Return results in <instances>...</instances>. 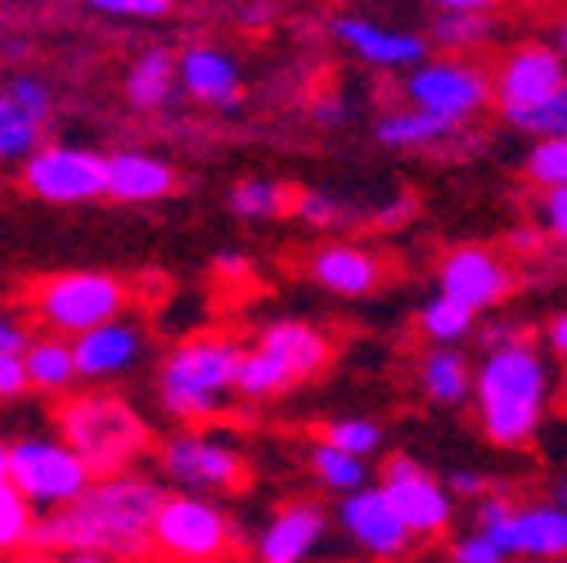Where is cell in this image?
Instances as JSON below:
<instances>
[{
  "label": "cell",
  "mask_w": 567,
  "mask_h": 563,
  "mask_svg": "<svg viewBox=\"0 0 567 563\" xmlns=\"http://www.w3.org/2000/svg\"><path fill=\"white\" fill-rule=\"evenodd\" d=\"M167 491L150 473H113L95 478L82 501L50 510L37 519L32 550L37 554H73V559H117L135 563L154 545V523Z\"/></svg>",
  "instance_id": "cell-1"
},
{
  "label": "cell",
  "mask_w": 567,
  "mask_h": 563,
  "mask_svg": "<svg viewBox=\"0 0 567 563\" xmlns=\"http://www.w3.org/2000/svg\"><path fill=\"white\" fill-rule=\"evenodd\" d=\"M545 401H549V366L532 338L486 347L473 379V406H477V424L486 442L505 451L527 447L540 429Z\"/></svg>",
  "instance_id": "cell-2"
},
{
  "label": "cell",
  "mask_w": 567,
  "mask_h": 563,
  "mask_svg": "<svg viewBox=\"0 0 567 563\" xmlns=\"http://www.w3.org/2000/svg\"><path fill=\"white\" fill-rule=\"evenodd\" d=\"M239 366H244V347L221 334L172 347V357L163 361L158 375L163 410L189 429H203L207 419L221 414L226 397L239 392Z\"/></svg>",
  "instance_id": "cell-3"
},
{
  "label": "cell",
  "mask_w": 567,
  "mask_h": 563,
  "mask_svg": "<svg viewBox=\"0 0 567 563\" xmlns=\"http://www.w3.org/2000/svg\"><path fill=\"white\" fill-rule=\"evenodd\" d=\"M59 438L91 464L95 478H113V473H131V464L145 455L150 424L140 419V410L126 397L91 388L63 401Z\"/></svg>",
  "instance_id": "cell-4"
},
{
  "label": "cell",
  "mask_w": 567,
  "mask_h": 563,
  "mask_svg": "<svg viewBox=\"0 0 567 563\" xmlns=\"http://www.w3.org/2000/svg\"><path fill=\"white\" fill-rule=\"evenodd\" d=\"M0 482H14L41 510H63L95 487V473L63 438L28 433V438H10L6 451H0Z\"/></svg>",
  "instance_id": "cell-5"
},
{
  "label": "cell",
  "mask_w": 567,
  "mask_h": 563,
  "mask_svg": "<svg viewBox=\"0 0 567 563\" xmlns=\"http://www.w3.org/2000/svg\"><path fill=\"white\" fill-rule=\"evenodd\" d=\"M37 320L59 338H82L126 311V285L109 270H59L32 285Z\"/></svg>",
  "instance_id": "cell-6"
},
{
  "label": "cell",
  "mask_w": 567,
  "mask_h": 563,
  "mask_svg": "<svg viewBox=\"0 0 567 563\" xmlns=\"http://www.w3.org/2000/svg\"><path fill=\"white\" fill-rule=\"evenodd\" d=\"M158 469L167 482H176L181 491H194V497L239 491L248 482V460L239 455V447L221 433H207V429L172 433L158 447Z\"/></svg>",
  "instance_id": "cell-7"
},
{
  "label": "cell",
  "mask_w": 567,
  "mask_h": 563,
  "mask_svg": "<svg viewBox=\"0 0 567 563\" xmlns=\"http://www.w3.org/2000/svg\"><path fill=\"white\" fill-rule=\"evenodd\" d=\"M19 185L41 203L109 198V154L86 145H41L19 163Z\"/></svg>",
  "instance_id": "cell-8"
},
{
  "label": "cell",
  "mask_w": 567,
  "mask_h": 563,
  "mask_svg": "<svg viewBox=\"0 0 567 563\" xmlns=\"http://www.w3.org/2000/svg\"><path fill=\"white\" fill-rule=\"evenodd\" d=\"M405 95L414 109L423 113H437L455 126L473 122L491 95H495V73H486L482 63H468V59H429L419 63L414 73L405 78Z\"/></svg>",
  "instance_id": "cell-9"
},
{
  "label": "cell",
  "mask_w": 567,
  "mask_h": 563,
  "mask_svg": "<svg viewBox=\"0 0 567 563\" xmlns=\"http://www.w3.org/2000/svg\"><path fill=\"white\" fill-rule=\"evenodd\" d=\"M154 545L176 563H217L230 545V519L212 497L172 491L154 523Z\"/></svg>",
  "instance_id": "cell-10"
},
{
  "label": "cell",
  "mask_w": 567,
  "mask_h": 563,
  "mask_svg": "<svg viewBox=\"0 0 567 563\" xmlns=\"http://www.w3.org/2000/svg\"><path fill=\"white\" fill-rule=\"evenodd\" d=\"M437 294L464 303L468 311H495L509 294H514V266L495 253V248H482V244H460L442 257L437 266Z\"/></svg>",
  "instance_id": "cell-11"
},
{
  "label": "cell",
  "mask_w": 567,
  "mask_h": 563,
  "mask_svg": "<svg viewBox=\"0 0 567 563\" xmlns=\"http://www.w3.org/2000/svg\"><path fill=\"white\" fill-rule=\"evenodd\" d=\"M563 86H567V59L558 54V45H545V41L514 45L501 59V68H495V104L505 113L540 109Z\"/></svg>",
  "instance_id": "cell-12"
},
{
  "label": "cell",
  "mask_w": 567,
  "mask_h": 563,
  "mask_svg": "<svg viewBox=\"0 0 567 563\" xmlns=\"http://www.w3.org/2000/svg\"><path fill=\"white\" fill-rule=\"evenodd\" d=\"M383 491L392 497L396 514L405 519V528L414 536H442L455 519V505H451V487L437 482L429 469L410 455H392L383 464Z\"/></svg>",
  "instance_id": "cell-13"
},
{
  "label": "cell",
  "mask_w": 567,
  "mask_h": 563,
  "mask_svg": "<svg viewBox=\"0 0 567 563\" xmlns=\"http://www.w3.org/2000/svg\"><path fill=\"white\" fill-rule=\"evenodd\" d=\"M338 523L374 559H401L414 541V532L405 528V519L396 514V505H392V497L383 487H361V491H351V497H342Z\"/></svg>",
  "instance_id": "cell-14"
},
{
  "label": "cell",
  "mask_w": 567,
  "mask_h": 563,
  "mask_svg": "<svg viewBox=\"0 0 567 563\" xmlns=\"http://www.w3.org/2000/svg\"><path fill=\"white\" fill-rule=\"evenodd\" d=\"M54 113V91L41 78H10L0 95V154L23 163L45 145V126Z\"/></svg>",
  "instance_id": "cell-15"
},
{
  "label": "cell",
  "mask_w": 567,
  "mask_h": 563,
  "mask_svg": "<svg viewBox=\"0 0 567 563\" xmlns=\"http://www.w3.org/2000/svg\"><path fill=\"white\" fill-rule=\"evenodd\" d=\"M333 37L357 59H365L370 68H388V73H396V68L414 73L419 63H429V41L419 32H405V28H383V23H370L357 14H338Z\"/></svg>",
  "instance_id": "cell-16"
},
{
  "label": "cell",
  "mask_w": 567,
  "mask_h": 563,
  "mask_svg": "<svg viewBox=\"0 0 567 563\" xmlns=\"http://www.w3.org/2000/svg\"><path fill=\"white\" fill-rule=\"evenodd\" d=\"M78 347V370L86 383H109V379H122L131 366H140L145 357V329L131 325V320H109L82 338H73Z\"/></svg>",
  "instance_id": "cell-17"
},
{
  "label": "cell",
  "mask_w": 567,
  "mask_h": 563,
  "mask_svg": "<svg viewBox=\"0 0 567 563\" xmlns=\"http://www.w3.org/2000/svg\"><path fill=\"white\" fill-rule=\"evenodd\" d=\"M501 541L505 554H523V559H563L567 554V510L554 505H518L505 523L482 528Z\"/></svg>",
  "instance_id": "cell-18"
},
{
  "label": "cell",
  "mask_w": 567,
  "mask_h": 563,
  "mask_svg": "<svg viewBox=\"0 0 567 563\" xmlns=\"http://www.w3.org/2000/svg\"><path fill=\"white\" fill-rule=\"evenodd\" d=\"M181 91L194 104L207 109H239L244 104V78H239V63L221 50V45H189L181 54Z\"/></svg>",
  "instance_id": "cell-19"
},
{
  "label": "cell",
  "mask_w": 567,
  "mask_h": 563,
  "mask_svg": "<svg viewBox=\"0 0 567 563\" xmlns=\"http://www.w3.org/2000/svg\"><path fill=\"white\" fill-rule=\"evenodd\" d=\"M329 519L320 505L311 501H293V505H284L257 536V559L261 563H307L324 536Z\"/></svg>",
  "instance_id": "cell-20"
},
{
  "label": "cell",
  "mask_w": 567,
  "mask_h": 563,
  "mask_svg": "<svg viewBox=\"0 0 567 563\" xmlns=\"http://www.w3.org/2000/svg\"><path fill=\"white\" fill-rule=\"evenodd\" d=\"M176 190V167L145 150L109 154V198L117 203H158Z\"/></svg>",
  "instance_id": "cell-21"
},
{
  "label": "cell",
  "mask_w": 567,
  "mask_h": 563,
  "mask_svg": "<svg viewBox=\"0 0 567 563\" xmlns=\"http://www.w3.org/2000/svg\"><path fill=\"white\" fill-rule=\"evenodd\" d=\"M307 270H311V279H316L320 289L342 294V298L370 294L379 285V275H383L379 257L365 253V248H357V244H324V248H316L311 262H307Z\"/></svg>",
  "instance_id": "cell-22"
},
{
  "label": "cell",
  "mask_w": 567,
  "mask_h": 563,
  "mask_svg": "<svg viewBox=\"0 0 567 563\" xmlns=\"http://www.w3.org/2000/svg\"><path fill=\"white\" fill-rule=\"evenodd\" d=\"M257 342H261L266 351H275V357L289 366V375H293L298 383L311 379V375H320V370L329 366V357H333L329 334L316 329V325H307V320H275V325H266V329L257 334Z\"/></svg>",
  "instance_id": "cell-23"
},
{
  "label": "cell",
  "mask_w": 567,
  "mask_h": 563,
  "mask_svg": "<svg viewBox=\"0 0 567 563\" xmlns=\"http://www.w3.org/2000/svg\"><path fill=\"white\" fill-rule=\"evenodd\" d=\"M181 91V54L154 45L145 54H135V63L126 68V100L140 113H158L172 104V95Z\"/></svg>",
  "instance_id": "cell-24"
},
{
  "label": "cell",
  "mask_w": 567,
  "mask_h": 563,
  "mask_svg": "<svg viewBox=\"0 0 567 563\" xmlns=\"http://www.w3.org/2000/svg\"><path fill=\"white\" fill-rule=\"evenodd\" d=\"M473 379H477V370L468 366L464 347H437L433 342L419 361V388L437 406H460L464 397H473Z\"/></svg>",
  "instance_id": "cell-25"
},
{
  "label": "cell",
  "mask_w": 567,
  "mask_h": 563,
  "mask_svg": "<svg viewBox=\"0 0 567 563\" xmlns=\"http://www.w3.org/2000/svg\"><path fill=\"white\" fill-rule=\"evenodd\" d=\"M374 135H379V145H388V150H437V145H446V140L460 135V126L446 122V117H437V113H423V109L410 104V109H401V113L379 117Z\"/></svg>",
  "instance_id": "cell-26"
},
{
  "label": "cell",
  "mask_w": 567,
  "mask_h": 563,
  "mask_svg": "<svg viewBox=\"0 0 567 563\" xmlns=\"http://www.w3.org/2000/svg\"><path fill=\"white\" fill-rule=\"evenodd\" d=\"M23 361H28V379H32V388H37V392H50V397H59V392L68 397V392H73V383L82 379L73 338H59V334L37 338Z\"/></svg>",
  "instance_id": "cell-27"
},
{
  "label": "cell",
  "mask_w": 567,
  "mask_h": 563,
  "mask_svg": "<svg viewBox=\"0 0 567 563\" xmlns=\"http://www.w3.org/2000/svg\"><path fill=\"white\" fill-rule=\"evenodd\" d=\"M298 198L289 194V185L279 181H266V176H252V181H239L230 190V213L244 217V222H270V217H284Z\"/></svg>",
  "instance_id": "cell-28"
},
{
  "label": "cell",
  "mask_w": 567,
  "mask_h": 563,
  "mask_svg": "<svg viewBox=\"0 0 567 563\" xmlns=\"http://www.w3.org/2000/svg\"><path fill=\"white\" fill-rule=\"evenodd\" d=\"M419 329L429 334L437 347H460L464 338H473V329H477V311H468L464 303L437 294L433 303H423V311H419Z\"/></svg>",
  "instance_id": "cell-29"
},
{
  "label": "cell",
  "mask_w": 567,
  "mask_h": 563,
  "mask_svg": "<svg viewBox=\"0 0 567 563\" xmlns=\"http://www.w3.org/2000/svg\"><path fill=\"white\" fill-rule=\"evenodd\" d=\"M311 473H316L324 487L342 491V497H351V491H361V487L370 482V469H365L361 455H347V451H338V447H329V442L311 447Z\"/></svg>",
  "instance_id": "cell-30"
},
{
  "label": "cell",
  "mask_w": 567,
  "mask_h": 563,
  "mask_svg": "<svg viewBox=\"0 0 567 563\" xmlns=\"http://www.w3.org/2000/svg\"><path fill=\"white\" fill-rule=\"evenodd\" d=\"M429 37L442 50H477L491 37V14H464V10H442L429 23Z\"/></svg>",
  "instance_id": "cell-31"
},
{
  "label": "cell",
  "mask_w": 567,
  "mask_h": 563,
  "mask_svg": "<svg viewBox=\"0 0 567 563\" xmlns=\"http://www.w3.org/2000/svg\"><path fill=\"white\" fill-rule=\"evenodd\" d=\"M37 505L23 497L14 482H0V545L6 554H14L19 545H32V532H37Z\"/></svg>",
  "instance_id": "cell-32"
},
{
  "label": "cell",
  "mask_w": 567,
  "mask_h": 563,
  "mask_svg": "<svg viewBox=\"0 0 567 563\" xmlns=\"http://www.w3.org/2000/svg\"><path fill=\"white\" fill-rule=\"evenodd\" d=\"M523 172L532 185L545 190H567V135H549V140H536L523 158Z\"/></svg>",
  "instance_id": "cell-33"
},
{
  "label": "cell",
  "mask_w": 567,
  "mask_h": 563,
  "mask_svg": "<svg viewBox=\"0 0 567 563\" xmlns=\"http://www.w3.org/2000/svg\"><path fill=\"white\" fill-rule=\"evenodd\" d=\"M324 442L347 451V455H361L370 460L379 447H383V429L374 424V419H361V414H351V419H333V424L324 429Z\"/></svg>",
  "instance_id": "cell-34"
},
{
  "label": "cell",
  "mask_w": 567,
  "mask_h": 563,
  "mask_svg": "<svg viewBox=\"0 0 567 563\" xmlns=\"http://www.w3.org/2000/svg\"><path fill=\"white\" fill-rule=\"evenodd\" d=\"M505 122H514L518 131L536 135V140H549V135H567V86L545 100L540 109H523V113H505Z\"/></svg>",
  "instance_id": "cell-35"
},
{
  "label": "cell",
  "mask_w": 567,
  "mask_h": 563,
  "mask_svg": "<svg viewBox=\"0 0 567 563\" xmlns=\"http://www.w3.org/2000/svg\"><path fill=\"white\" fill-rule=\"evenodd\" d=\"M293 213H298L307 226H316V231H329V226H338V222L347 217V207H342V203H338L329 190H307V194H298Z\"/></svg>",
  "instance_id": "cell-36"
},
{
  "label": "cell",
  "mask_w": 567,
  "mask_h": 563,
  "mask_svg": "<svg viewBox=\"0 0 567 563\" xmlns=\"http://www.w3.org/2000/svg\"><path fill=\"white\" fill-rule=\"evenodd\" d=\"M451 559L455 563H509V554L501 550V541H495L491 532H482V528H473L468 536H460L455 550H451Z\"/></svg>",
  "instance_id": "cell-37"
},
{
  "label": "cell",
  "mask_w": 567,
  "mask_h": 563,
  "mask_svg": "<svg viewBox=\"0 0 567 563\" xmlns=\"http://www.w3.org/2000/svg\"><path fill=\"white\" fill-rule=\"evenodd\" d=\"M91 10H100V14H113V19H163V14H172V6L176 0H86Z\"/></svg>",
  "instance_id": "cell-38"
},
{
  "label": "cell",
  "mask_w": 567,
  "mask_h": 563,
  "mask_svg": "<svg viewBox=\"0 0 567 563\" xmlns=\"http://www.w3.org/2000/svg\"><path fill=\"white\" fill-rule=\"evenodd\" d=\"M536 213H540V231L558 244H567V190H545L540 203H536Z\"/></svg>",
  "instance_id": "cell-39"
},
{
  "label": "cell",
  "mask_w": 567,
  "mask_h": 563,
  "mask_svg": "<svg viewBox=\"0 0 567 563\" xmlns=\"http://www.w3.org/2000/svg\"><path fill=\"white\" fill-rule=\"evenodd\" d=\"M514 510H518L514 497H505V491H491V497L473 501V523H477V528H495V523H505Z\"/></svg>",
  "instance_id": "cell-40"
},
{
  "label": "cell",
  "mask_w": 567,
  "mask_h": 563,
  "mask_svg": "<svg viewBox=\"0 0 567 563\" xmlns=\"http://www.w3.org/2000/svg\"><path fill=\"white\" fill-rule=\"evenodd\" d=\"M446 487H451V497H468V501H482V497H491V491H495V482L482 469H451Z\"/></svg>",
  "instance_id": "cell-41"
},
{
  "label": "cell",
  "mask_w": 567,
  "mask_h": 563,
  "mask_svg": "<svg viewBox=\"0 0 567 563\" xmlns=\"http://www.w3.org/2000/svg\"><path fill=\"white\" fill-rule=\"evenodd\" d=\"M28 388H32L28 361H23V357H0V397L14 401V397H23Z\"/></svg>",
  "instance_id": "cell-42"
},
{
  "label": "cell",
  "mask_w": 567,
  "mask_h": 563,
  "mask_svg": "<svg viewBox=\"0 0 567 563\" xmlns=\"http://www.w3.org/2000/svg\"><path fill=\"white\" fill-rule=\"evenodd\" d=\"M32 342H37V338H32L19 320H6V325H0V357H28Z\"/></svg>",
  "instance_id": "cell-43"
},
{
  "label": "cell",
  "mask_w": 567,
  "mask_h": 563,
  "mask_svg": "<svg viewBox=\"0 0 567 563\" xmlns=\"http://www.w3.org/2000/svg\"><path fill=\"white\" fill-rule=\"evenodd\" d=\"M217 275H226V279H244L248 270H252V257L248 253H239V248H226V253H217Z\"/></svg>",
  "instance_id": "cell-44"
},
{
  "label": "cell",
  "mask_w": 567,
  "mask_h": 563,
  "mask_svg": "<svg viewBox=\"0 0 567 563\" xmlns=\"http://www.w3.org/2000/svg\"><path fill=\"white\" fill-rule=\"evenodd\" d=\"M545 347L554 351V357L567 361V311H558V316L545 325Z\"/></svg>",
  "instance_id": "cell-45"
},
{
  "label": "cell",
  "mask_w": 567,
  "mask_h": 563,
  "mask_svg": "<svg viewBox=\"0 0 567 563\" xmlns=\"http://www.w3.org/2000/svg\"><path fill=\"white\" fill-rule=\"evenodd\" d=\"M410 217H414V198H410V194H401L396 203H388V207H383V213H379L374 222H379V226H401V222H410Z\"/></svg>",
  "instance_id": "cell-46"
},
{
  "label": "cell",
  "mask_w": 567,
  "mask_h": 563,
  "mask_svg": "<svg viewBox=\"0 0 567 563\" xmlns=\"http://www.w3.org/2000/svg\"><path fill=\"white\" fill-rule=\"evenodd\" d=\"M437 10H464V14H486L495 0H433Z\"/></svg>",
  "instance_id": "cell-47"
},
{
  "label": "cell",
  "mask_w": 567,
  "mask_h": 563,
  "mask_svg": "<svg viewBox=\"0 0 567 563\" xmlns=\"http://www.w3.org/2000/svg\"><path fill=\"white\" fill-rule=\"evenodd\" d=\"M316 117H320L324 126H338V122H342V104H338V100H320V104H316Z\"/></svg>",
  "instance_id": "cell-48"
},
{
  "label": "cell",
  "mask_w": 567,
  "mask_h": 563,
  "mask_svg": "<svg viewBox=\"0 0 567 563\" xmlns=\"http://www.w3.org/2000/svg\"><path fill=\"white\" fill-rule=\"evenodd\" d=\"M554 45H558V54L567 59V19H563V23L554 28Z\"/></svg>",
  "instance_id": "cell-49"
},
{
  "label": "cell",
  "mask_w": 567,
  "mask_h": 563,
  "mask_svg": "<svg viewBox=\"0 0 567 563\" xmlns=\"http://www.w3.org/2000/svg\"><path fill=\"white\" fill-rule=\"evenodd\" d=\"M514 248H536V235H527V231H518V235H514Z\"/></svg>",
  "instance_id": "cell-50"
},
{
  "label": "cell",
  "mask_w": 567,
  "mask_h": 563,
  "mask_svg": "<svg viewBox=\"0 0 567 563\" xmlns=\"http://www.w3.org/2000/svg\"><path fill=\"white\" fill-rule=\"evenodd\" d=\"M558 505H563V510H567V478H563V482H558Z\"/></svg>",
  "instance_id": "cell-51"
},
{
  "label": "cell",
  "mask_w": 567,
  "mask_h": 563,
  "mask_svg": "<svg viewBox=\"0 0 567 563\" xmlns=\"http://www.w3.org/2000/svg\"><path fill=\"white\" fill-rule=\"evenodd\" d=\"M63 563H104V559H63Z\"/></svg>",
  "instance_id": "cell-52"
}]
</instances>
